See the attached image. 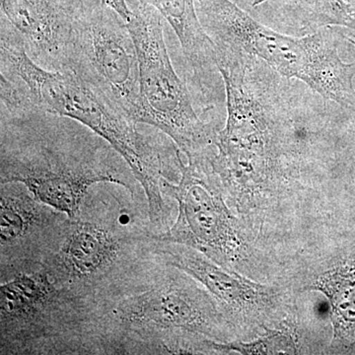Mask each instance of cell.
I'll list each match as a JSON object with an SVG mask.
<instances>
[{
  "label": "cell",
  "mask_w": 355,
  "mask_h": 355,
  "mask_svg": "<svg viewBox=\"0 0 355 355\" xmlns=\"http://www.w3.org/2000/svg\"><path fill=\"white\" fill-rule=\"evenodd\" d=\"M102 0H1V15L44 69L64 71L73 33Z\"/></svg>",
  "instance_id": "30bf717a"
},
{
  "label": "cell",
  "mask_w": 355,
  "mask_h": 355,
  "mask_svg": "<svg viewBox=\"0 0 355 355\" xmlns=\"http://www.w3.org/2000/svg\"><path fill=\"white\" fill-rule=\"evenodd\" d=\"M250 6L252 8L268 6L284 13L306 15L311 18L314 0H250Z\"/></svg>",
  "instance_id": "2e32d148"
},
{
  "label": "cell",
  "mask_w": 355,
  "mask_h": 355,
  "mask_svg": "<svg viewBox=\"0 0 355 355\" xmlns=\"http://www.w3.org/2000/svg\"><path fill=\"white\" fill-rule=\"evenodd\" d=\"M181 179L173 184L166 178L162 193L174 198L179 212L174 224L163 232H153L156 242L193 248L224 268L241 256V238L223 198V184L209 150L188 157L184 164L177 151Z\"/></svg>",
  "instance_id": "52a82bcc"
},
{
  "label": "cell",
  "mask_w": 355,
  "mask_h": 355,
  "mask_svg": "<svg viewBox=\"0 0 355 355\" xmlns=\"http://www.w3.org/2000/svg\"><path fill=\"white\" fill-rule=\"evenodd\" d=\"M0 71L20 79L32 101L50 113L67 116L97 133L125 161L146 193L149 220L165 223L169 214L163 198L162 158L137 123L83 83L69 70L51 71L30 58L24 40L6 17L0 24Z\"/></svg>",
  "instance_id": "7a4b0ae2"
},
{
  "label": "cell",
  "mask_w": 355,
  "mask_h": 355,
  "mask_svg": "<svg viewBox=\"0 0 355 355\" xmlns=\"http://www.w3.org/2000/svg\"><path fill=\"white\" fill-rule=\"evenodd\" d=\"M266 336L252 343H218L212 342V350L216 352H235L242 354H296L297 347L293 336L287 330H266Z\"/></svg>",
  "instance_id": "5bb4252c"
},
{
  "label": "cell",
  "mask_w": 355,
  "mask_h": 355,
  "mask_svg": "<svg viewBox=\"0 0 355 355\" xmlns=\"http://www.w3.org/2000/svg\"><path fill=\"white\" fill-rule=\"evenodd\" d=\"M20 184H1L0 256L1 280L43 266L62 241L69 218L38 202Z\"/></svg>",
  "instance_id": "9c48e42d"
},
{
  "label": "cell",
  "mask_w": 355,
  "mask_h": 355,
  "mask_svg": "<svg viewBox=\"0 0 355 355\" xmlns=\"http://www.w3.org/2000/svg\"><path fill=\"white\" fill-rule=\"evenodd\" d=\"M102 2L114 9L125 22L130 20L132 12L128 7V0H102Z\"/></svg>",
  "instance_id": "e0dca14e"
},
{
  "label": "cell",
  "mask_w": 355,
  "mask_h": 355,
  "mask_svg": "<svg viewBox=\"0 0 355 355\" xmlns=\"http://www.w3.org/2000/svg\"><path fill=\"white\" fill-rule=\"evenodd\" d=\"M149 2L158 9L176 33L184 58L198 79L217 69L216 44L203 29L196 0H149Z\"/></svg>",
  "instance_id": "7c38bea8"
},
{
  "label": "cell",
  "mask_w": 355,
  "mask_h": 355,
  "mask_svg": "<svg viewBox=\"0 0 355 355\" xmlns=\"http://www.w3.org/2000/svg\"><path fill=\"white\" fill-rule=\"evenodd\" d=\"M65 70L73 72L114 108L140 123L137 48L127 22L111 7L101 2L76 28Z\"/></svg>",
  "instance_id": "ba28073f"
},
{
  "label": "cell",
  "mask_w": 355,
  "mask_h": 355,
  "mask_svg": "<svg viewBox=\"0 0 355 355\" xmlns=\"http://www.w3.org/2000/svg\"><path fill=\"white\" fill-rule=\"evenodd\" d=\"M132 35L139 65L140 123L165 133L187 157L209 150L217 132L200 120L189 89L180 79L168 53L162 14L149 0H128Z\"/></svg>",
  "instance_id": "8992f818"
},
{
  "label": "cell",
  "mask_w": 355,
  "mask_h": 355,
  "mask_svg": "<svg viewBox=\"0 0 355 355\" xmlns=\"http://www.w3.org/2000/svg\"><path fill=\"white\" fill-rule=\"evenodd\" d=\"M153 232L130 207L89 193L42 268L58 286L99 304L125 293L158 265Z\"/></svg>",
  "instance_id": "3957f363"
},
{
  "label": "cell",
  "mask_w": 355,
  "mask_h": 355,
  "mask_svg": "<svg viewBox=\"0 0 355 355\" xmlns=\"http://www.w3.org/2000/svg\"><path fill=\"white\" fill-rule=\"evenodd\" d=\"M354 38L355 39V35H354Z\"/></svg>",
  "instance_id": "d6986e66"
},
{
  "label": "cell",
  "mask_w": 355,
  "mask_h": 355,
  "mask_svg": "<svg viewBox=\"0 0 355 355\" xmlns=\"http://www.w3.org/2000/svg\"><path fill=\"white\" fill-rule=\"evenodd\" d=\"M0 128V184H23L69 219L94 184H119L135 198L137 181L127 163L116 162L113 147L83 123L35 106L1 111Z\"/></svg>",
  "instance_id": "6da1fadb"
},
{
  "label": "cell",
  "mask_w": 355,
  "mask_h": 355,
  "mask_svg": "<svg viewBox=\"0 0 355 355\" xmlns=\"http://www.w3.org/2000/svg\"><path fill=\"white\" fill-rule=\"evenodd\" d=\"M311 22L319 28L342 26L355 32V0H314Z\"/></svg>",
  "instance_id": "9a60e30c"
},
{
  "label": "cell",
  "mask_w": 355,
  "mask_h": 355,
  "mask_svg": "<svg viewBox=\"0 0 355 355\" xmlns=\"http://www.w3.org/2000/svg\"><path fill=\"white\" fill-rule=\"evenodd\" d=\"M96 307L44 268L18 273L0 286V354H92Z\"/></svg>",
  "instance_id": "5b68a950"
},
{
  "label": "cell",
  "mask_w": 355,
  "mask_h": 355,
  "mask_svg": "<svg viewBox=\"0 0 355 355\" xmlns=\"http://www.w3.org/2000/svg\"><path fill=\"white\" fill-rule=\"evenodd\" d=\"M151 251L163 265L172 266L198 280L211 295L238 312L257 314L272 307L273 289L243 279L193 248L153 241Z\"/></svg>",
  "instance_id": "8fae6325"
},
{
  "label": "cell",
  "mask_w": 355,
  "mask_h": 355,
  "mask_svg": "<svg viewBox=\"0 0 355 355\" xmlns=\"http://www.w3.org/2000/svg\"><path fill=\"white\" fill-rule=\"evenodd\" d=\"M310 289L330 300L335 336L355 324V270L338 268L322 275Z\"/></svg>",
  "instance_id": "4fadbf2b"
},
{
  "label": "cell",
  "mask_w": 355,
  "mask_h": 355,
  "mask_svg": "<svg viewBox=\"0 0 355 355\" xmlns=\"http://www.w3.org/2000/svg\"><path fill=\"white\" fill-rule=\"evenodd\" d=\"M196 7L216 48L257 58L279 76L299 79L324 99L355 110V64L340 58L331 27L295 38L261 24L233 0H196Z\"/></svg>",
  "instance_id": "277c9868"
},
{
  "label": "cell",
  "mask_w": 355,
  "mask_h": 355,
  "mask_svg": "<svg viewBox=\"0 0 355 355\" xmlns=\"http://www.w3.org/2000/svg\"><path fill=\"white\" fill-rule=\"evenodd\" d=\"M347 40H349V42H350V43H352V44H354V46H355V39L354 38H347Z\"/></svg>",
  "instance_id": "ac0fdd59"
}]
</instances>
